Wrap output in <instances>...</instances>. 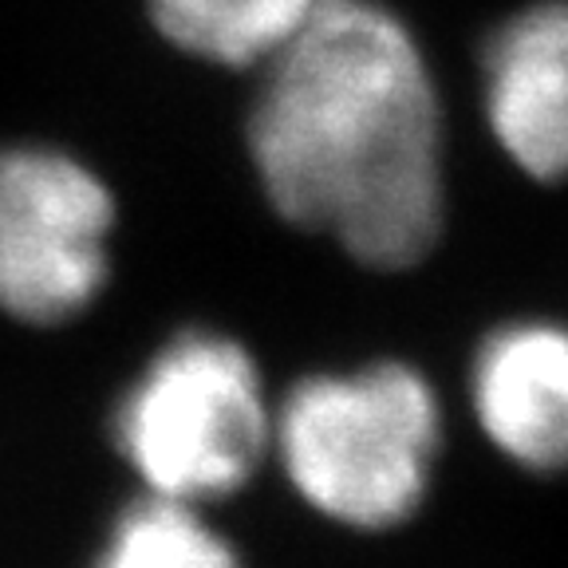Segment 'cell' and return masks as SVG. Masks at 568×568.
Masks as SVG:
<instances>
[{"label": "cell", "mask_w": 568, "mask_h": 568, "mask_svg": "<svg viewBox=\"0 0 568 568\" xmlns=\"http://www.w3.org/2000/svg\"><path fill=\"white\" fill-rule=\"evenodd\" d=\"M248 142L284 222L372 268H410L443 233V111L410 32L372 0H316L273 55Z\"/></svg>", "instance_id": "obj_1"}, {"label": "cell", "mask_w": 568, "mask_h": 568, "mask_svg": "<svg viewBox=\"0 0 568 568\" xmlns=\"http://www.w3.org/2000/svg\"><path fill=\"white\" fill-rule=\"evenodd\" d=\"M438 438L435 390L403 364L312 375L273 423L284 474L304 501L355 529H390L423 506Z\"/></svg>", "instance_id": "obj_2"}, {"label": "cell", "mask_w": 568, "mask_h": 568, "mask_svg": "<svg viewBox=\"0 0 568 568\" xmlns=\"http://www.w3.org/2000/svg\"><path fill=\"white\" fill-rule=\"evenodd\" d=\"M115 435L154 497L202 506L253 478L273 443V415L245 347L186 332L126 390Z\"/></svg>", "instance_id": "obj_3"}, {"label": "cell", "mask_w": 568, "mask_h": 568, "mask_svg": "<svg viewBox=\"0 0 568 568\" xmlns=\"http://www.w3.org/2000/svg\"><path fill=\"white\" fill-rule=\"evenodd\" d=\"M111 225V194L71 154L0 151V308L24 324L80 316L106 281Z\"/></svg>", "instance_id": "obj_4"}, {"label": "cell", "mask_w": 568, "mask_h": 568, "mask_svg": "<svg viewBox=\"0 0 568 568\" xmlns=\"http://www.w3.org/2000/svg\"><path fill=\"white\" fill-rule=\"evenodd\" d=\"M486 115L525 174L568 178V4L514 17L486 48Z\"/></svg>", "instance_id": "obj_5"}, {"label": "cell", "mask_w": 568, "mask_h": 568, "mask_svg": "<svg viewBox=\"0 0 568 568\" xmlns=\"http://www.w3.org/2000/svg\"><path fill=\"white\" fill-rule=\"evenodd\" d=\"M474 410L517 466L568 470V328L509 324L489 336L474 359Z\"/></svg>", "instance_id": "obj_6"}, {"label": "cell", "mask_w": 568, "mask_h": 568, "mask_svg": "<svg viewBox=\"0 0 568 568\" xmlns=\"http://www.w3.org/2000/svg\"><path fill=\"white\" fill-rule=\"evenodd\" d=\"M154 24L210 63H268L312 17L316 0H151Z\"/></svg>", "instance_id": "obj_7"}, {"label": "cell", "mask_w": 568, "mask_h": 568, "mask_svg": "<svg viewBox=\"0 0 568 568\" xmlns=\"http://www.w3.org/2000/svg\"><path fill=\"white\" fill-rule=\"evenodd\" d=\"M95 568H241V560L197 506L151 494L115 521Z\"/></svg>", "instance_id": "obj_8"}]
</instances>
